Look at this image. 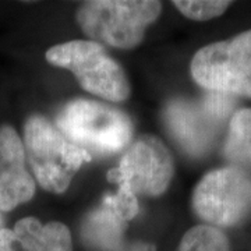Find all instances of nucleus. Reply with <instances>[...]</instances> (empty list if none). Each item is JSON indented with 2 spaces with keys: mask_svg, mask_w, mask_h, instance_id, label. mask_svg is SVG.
<instances>
[{
  "mask_svg": "<svg viewBox=\"0 0 251 251\" xmlns=\"http://www.w3.org/2000/svg\"><path fill=\"white\" fill-rule=\"evenodd\" d=\"M161 11V1L153 0H92L77 10V23L94 42L133 49Z\"/></svg>",
  "mask_w": 251,
  "mask_h": 251,
  "instance_id": "7ed1b4c3",
  "label": "nucleus"
},
{
  "mask_svg": "<svg viewBox=\"0 0 251 251\" xmlns=\"http://www.w3.org/2000/svg\"><path fill=\"white\" fill-rule=\"evenodd\" d=\"M25 158L39 186L62 194L70 186L75 172L92 161V155L70 143L46 117L32 115L24 125Z\"/></svg>",
  "mask_w": 251,
  "mask_h": 251,
  "instance_id": "f257e3e1",
  "label": "nucleus"
},
{
  "mask_svg": "<svg viewBox=\"0 0 251 251\" xmlns=\"http://www.w3.org/2000/svg\"><path fill=\"white\" fill-rule=\"evenodd\" d=\"M173 4L183 16L190 20L206 21L222 16L232 3L221 0H176Z\"/></svg>",
  "mask_w": 251,
  "mask_h": 251,
  "instance_id": "4468645a",
  "label": "nucleus"
},
{
  "mask_svg": "<svg viewBox=\"0 0 251 251\" xmlns=\"http://www.w3.org/2000/svg\"><path fill=\"white\" fill-rule=\"evenodd\" d=\"M25 150L17 131L0 127V211H11L35 194V180L25 166Z\"/></svg>",
  "mask_w": 251,
  "mask_h": 251,
  "instance_id": "9d476101",
  "label": "nucleus"
},
{
  "mask_svg": "<svg viewBox=\"0 0 251 251\" xmlns=\"http://www.w3.org/2000/svg\"><path fill=\"white\" fill-rule=\"evenodd\" d=\"M193 208L212 227H230L251 215V175L234 166L206 173L193 193Z\"/></svg>",
  "mask_w": 251,
  "mask_h": 251,
  "instance_id": "0eeeda50",
  "label": "nucleus"
},
{
  "mask_svg": "<svg viewBox=\"0 0 251 251\" xmlns=\"http://www.w3.org/2000/svg\"><path fill=\"white\" fill-rule=\"evenodd\" d=\"M190 69L206 91L251 98V29L201 48Z\"/></svg>",
  "mask_w": 251,
  "mask_h": 251,
  "instance_id": "423d86ee",
  "label": "nucleus"
},
{
  "mask_svg": "<svg viewBox=\"0 0 251 251\" xmlns=\"http://www.w3.org/2000/svg\"><path fill=\"white\" fill-rule=\"evenodd\" d=\"M140 211L134 194L119 190L106 194L102 204L82 225V237L87 242L105 251H123V232L128 221L134 219Z\"/></svg>",
  "mask_w": 251,
  "mask_h": 251,
  "instance_id": "1a4fd4ad",
  "label": "nucleus"
},
{
  "mask_svg": "<svg viewBox=\"0 0 251 251\" xmlns=\"http://www.w3.org/2000/svg\"><path fill=\"white\" fill-rule=\"evenodd\" d=\"M233 109V97L208 91L200 99H173L165 108L163 120L184 152L202 156L215 144Z\"/></svg>",
  "mask_w": 251,
  "mask_h": 251,
  "instance_id": "20e7f679",
  "label": "nucleus"
},
{
  "mask_svg": "<svg viewBox=\"0 0 251 251\" xmlns=\"http://www.w3.org/2000/svg\"><path fill=\"white\" fill-rule=\"evenodd\" d=\"M177 251H230V243L222 230L198 225L186 232Z\"/></svg>",
  "mask_w": 251,
  "mask_h": 251,
  "instance_id": "ddd939ff",
  "label": "nucleus"
},
{
  "mask_svg": "<svg viewBox=\"0 0 251 251\" xmlns=\"http://www.w3.org/2000/svg\"><path fill=\"white\" fill-rule=\"evenodd\" d=\"M224 156L230 166L251 171V108L236 110L227 126Z\"/></svg>",
  "mask_w": 251,
  "mask_h": 251,
  "instance_id": "f8f14e48",
  "label": "nucleus"
},
{
  "mask_svg": "<svg viewBox=\"0 0 251 251\" xmlns=\"http://www.w3.org/2000/svg\"><path fill=\"white\" fill-rule=\"evenodd\" d=\"M0 251H73L72 234L64 224L27 216L13 229H0Z\"/></svg>",
  "mask_w": 251,
  "mask_h": 251,
  "instance_id": "9b49d317",
  "label": "nucleus"
},
{
  "mask_svg": "<svg viewBox=\"0 0 251 251\" xmlns=\"http://www.w3.org/2000/svg\"><path fill=\"white\" fill-rule=\"evenodd\" d=\"M173 177V159L159 138L141 135L125 153L119 166L110 169L109 181L119 190L145 197H158L166 191Z\"/></svg>",
  "mask_w": 251,
  "mask_h": 251,
  "instance_id": "6e6552de",
  "label": "nucleus"
},
{
  "mask_svg": "<svg viewBox=\"0 0 251 251\" xmlns=\"http://www.w3.org/2000/svg\"><path fill=\"white\" fill-rule=\"evenodd\" d=\"M56 127L70 143L97 155L123 151L134 131L125 112L90 99H74L64 105L56 117Z\"/></svg>",
  "mask_w": 251,
  "mask_h": 251,
  "instance_id": "f03ea898",
  "label": "nucleus"
},
{
  "mask_svg": "<svg viewBox=\"0 0 251 251\" xmlns=\"http://www.w3.org/2000/svg\"><path fill=\"white\" fill-rule=\"evenodd\" d=\"M46 60L49 64L70 70L90 94L110 102H123L130 95L123 67L98 42L69 41L59 44L46 50Z\"/></svg>",
  "mask_w": 251,
  "mask_h": 251,
  "instance_id": "39448f33",
  "label": "nucleus"
}]
</instances>
